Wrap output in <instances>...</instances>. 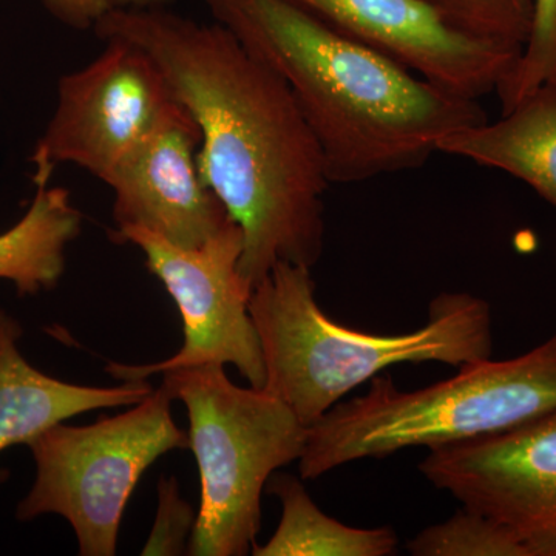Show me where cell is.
<instances>
[{
	"instance_id": "6da1fadb",
	"label": "cell",
	"mask_w": 556,
	"mask_h": 556,
	"mask_svg": "<svg viewBox=\"0 0 556 556\" xmlns=\"http://www.w3.org/2000/svg\"><path fill=\"white\" fill-rule=\"evenodd\" d=\"M149 54L201 134V177L243 230L249 288L280 262L324 254V155L283 78L217 24L174 11L110 9L93 27Z\"/></svg>"
},
{
	"instance_id": "7a4b0ae2",
	"label": "cell",
	"mask_w": 556,
	"mask_h": 556,
	"mask_svg": "<svg viewBox=\"0 0 556 556\" xmlns=\"http://www.w3.org/2000/svg\"><path fill=\"white\" fill-rule=\"evenodd\" d=\"M203 3L288 84L331 182L416 169L442 139L489 121L478 100L434 86L294 0Z\"/></svg>"
},
{
	"instance_id": "3957f363",
	"label": "cell",
	"mask_w": 556,
	"mask_h": 556,
	"mask_svg": "<svg viewBox=\"0 0 556 556\" xmlns=\"http://www.w3.org/2000/svg\"><path fill=\"white\" fill-rule=\"evenodd\" d=\"M249 313L265 361V390L316 424L354 388L401 364L463 368L492 357V313L468 292H442L426 327L405 334L357 331L318 306L311 268L280 262L252 288Z\"/></svg>"
},
{
	"instance_id": "277c9868",
	"label": "cell",
	"mask_w": 556,
	"mask_h": 556,
	"mask_svg": "<svg viewBox=\"0 0 556 556\" xmlns=\"http://www.w3.org/2000/svg\"><path fill=\"white\" fill-rule=\"evenodd\" d=\"M556 412V334L508 361L475 362L455 378L402 391L376 376L364 396L339 402L308 427L300 478L368 457L433 450L503 433Z\"/></svg>"
},
{
	"instance_id": "5b68a950",
	"label": "cell",
	"mask_w": 556,
	"mask_h": 556,
	"mask_svg": "<svg viewBox=\"0 0 556 556\" xmlns=\"http://www.w3.org/2000/svg\"><path fill=\"white\" fill-rule=\"evenodd\" d=\"M188 407L201 507L189 554L248 555L262 525V492L278 468L299 460L308 427L265 388H240L223 365L163 372Z\"/></svg>"
},
{
	"instance_id": "8992f818",
	"label": "cell",
	"mask_w": 556,
	"mask_h": 556,
	"mask_svg": "<svg viewBox=\"0 0 556 556\" xmlns=\"http://www.w3.org/2000/svg\"><path fill=\"white\" fill-rule=\"evenodd\" d=\"M174 399L163 382L124 415L89 427L58 424L33 439L36 481L17 517L61 515L78 536L80 555H115L121 518L139 478L156 457L190 448L172 419Z\"/></svg>"
},
{
	"instance_id": "52a82bcc",
	"label": "cell",
	"mask_w": 556,
	"mask_h": 556,
	"mask_svg": "<svg viewBox=\"0 0 556 556\" xmlns=\"http://www.w3.org/2000/svg\"><path fill=\"white\" fill-rule=\"evenodd\" d=\"M86 67L62 76L56 109L35 153V185L50 182L60 164L105 181L149 135L182 108L163 72L146 51L121 39Z\"/></svg>"
},
{
	"instance_id": "ba28073f",
	"label": "cell",
	"mask_w": 556,
	"mask_h": 556,
	"mask_svg": "<svg viewBox=\"0 0 556 556\" xmlns=\"http://www.w3.org/2000/svg\"><path fill=\"white\" fill-rule=\"evenodd\" d=\"M112 236L141 249L150 273L163 281L185 321V345L174 357L153 365H109L113 378L134 382L172 369L230 364L251 387H265L262 345L249 313L252 289L240 274L243 230L233 219L192 249L141 228H118Z\"/></svg>"
},
{
	"instance_id": "9c48e42d",
	"label": "cell",
	"mask_w": 556,
	"mask_h": 556,
	"mask_svg": "<svg viewBox=\"0 0 556 556\" xmlns=\"http://www.w3.org/2000/svg\"><path fill=\"white\" fill-rule=\"evenodd\" d=\"M428 452V482L506 526L530 556H556V412Z\"/></svg>"
},
{
	"instance_id": "30bf717a",
	"label": "cell",
	"mask_w": 556,
	"mask_h": 556,
	"mask_svg": "<svg viewBox=\"0 0 556 556\" xmlns=\"http://www.w3.org/2000/svg\"><path fill=\"white\" fill-rule=\"evenodd\" d=\"M332 28L470 100L493 93L522 49L468 35L427 0H294Z\"/></svg>"
},
{
	"instance_id": "8fae6325",
	"label": "cell",
	"mask_w": 556,
	"mask_h": 556,
	"mask_svg": "<svg viewBox=\"0 0 556 556\" xmlns=\"http://www.w3.org/2000/svg\"><path fill=\"white\" fill-rule=\"evenodd\" d=\"M200 142L199 126L185 109L121 161L104 181L115 195L118 228L146 229L192 249L228 225V208L201 177Z\"/></svg>"
},
{
	"instance_id": "7c38bea8",
	"label": "cell",
	"mask_w": 556,
	"mask_h": 556,
	"mask_svg": "<svg viewBox=\"0 0 556 556\" xmlns=\"http://www.w3.org/2000/svg\"><path fill=\"white\" fill-rule=\"evenodd\" d=\"M21 328L0 313V452L84 412L139 404L153 393L146 380L116 388L72 386L33 368L17 348Z\"/></svg>"
},
{
	"instance_id": "4fadbf2b",
	"label": "cell",
	"mask_w": 556,
	"mask_h": 556,
	"mask_svg": "<svg viewBox=\"0 0 556 556\" xmlns=\"http://www.w3.org/2000/svg\"><path fill=\"white\" fill-rule=\"evenodd\" d=\"M439 152L506 172L556 206V90L544 84L495 123L442 139Z\"/></svg>"
},
{
	"instance_id": "5bb4252c",
	"label": "cell",
	"mask_w": 556,
	"mask_h": 556,
	"mask_svg": "<svg viewBox=\"0 0 556 556\" xmlns=\"http://www.w3.org/2000/svg\"><path fill=\"white\" fill-rule=\"evenodd\" d=\"M83 214L64 188L36 186L24 217L0 233V278L13 281L20 294L53 288L65 268V249L76 239Z\"/></svg>"
},
{
	"instance_id": "9a60e30c",
	"label": "cell",
	"mask_w": 556,
	"mask_h": 556,
	"mask_svg": "<svg viewBox=\"0 0 556 556\" xmlns=\"http://www.w3.org/2000/svg\"><path fill=\"white\" fill-rule=\"evenodd\" d=\"M269 493L280 500L281 519L268 543L252 546L255 556H390L399 538L391 527L358 529L328 517L316 506L300 479L276 475Z\"/></svg>"
},
{
	"instance_id": "2e32d148",
	"label": "cell",
	"mask_w": 556,
	"mask_h": 556,
	"mask_svg": "<svg viewBox=\"0 0 556 556\" xmlns=\"http://www.w3.org/2000/svg\"><path fill=\"white\" fill-rule=\"evenodd\" d=\"M407 547L415 556H530L506 526L467 506L417 533Z\"/></svg>"
},
{
	"instance_id": "e0dca14e",
	"label": "cell",
	"mask_w": 556,
	"mask_h": 556,
	"mask_svg": "<svg viewBox=\"0 0 556 556\" xmlns=\"http://www.w3.org/2000/svg\"><path fill=\"white\" fill-rule=\"evenodd\" d=\"M459 30L525 49L533 21V0H427Z\"/></svg>"
},
{
	"instance_id": "ac0fdd59",
	"label": "cell",
	"mask_w": 556,
	"mask_h": 556,
	"mask_svg": "<svg viewBox=\"0 0 556 556\" xmlns=\"http://www.w3.org/2000/svg\"><path fill=\"white\" fill-rule=\"evenodd\" d=\"M556 70V0H533L532 30L517 67L497 87L503 113L543 87Z\"/></svg>"
},
{
	"instance_id": "d6986e66",
	"label": "cell",
	"mask_w": 556,
	"mask_h": 556,
	"mask_svg": "<svg viewBox=\"0 0 556 556\" xmlns=\"http://www.w3.org/2000/svg\"><path fill=\"white\" fill-rule=\"evenodd\" d=\"M159 495V515L142 555L182 554L186 536L195 526V514L179 497L174 478L161 479Z\"/></svg>"
},
{
	"instance_id": "ffe728a7",
	"label": "cell",
	"mask_w": 556,
	"mask_h": 556,
	"mask_svg": "<svg viewBox=\"0 0 556 556\" xmlns=\"http://www.w3.org/2000/svg\"><path fill=\"white\" fill-rule=\"evenodd\" d=\"M47 10L75 30H89L104 16L112 3L110 0H43Z\"/></svg>"
},
{
	"instance_id": "44dd1931",
	"label": "cell",
	"mask_w": 556,
	"mask_h": 556,
	"mask_svg": "<svg viewBox=\"0 0 556 556\" xmlns=\"http://www.w3.org/2000/svg\"><path fill=\"white\" fill-rule=\"evenodd\" d=\"M169 0H110L112 9H149V7H161Z\"/></svg>"
},
{
	"instance_id": "7402d4cb",
	"label": "cell",
	"mask_w": 556,
	"mask_h": 556,
	"mask_svg": "<svg viewBox=\"0 0 556 556\" xmlns=\"http://www.w3.org/2000/svg\"><path fill=\"white\" fill-rule=\"evenodd\" d=\"M548 86L554 87L556 90V70L554 72V75L551 76V79L547 80Z\"/></svg>"
}]
</instances>
